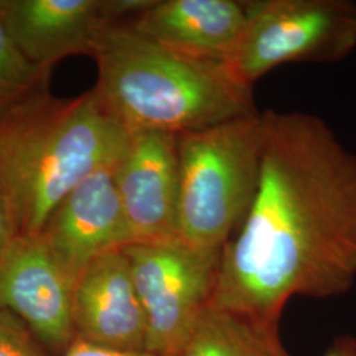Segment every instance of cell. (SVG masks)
<instances>
[{
	"label": "cell",
	"instance_id": "obj_5",
	"mask_svg": "<svg viewBox=\"0 0 356 356\" xmlns=\"http://www.w3.org/2000/svg\"><path fill=\"white\" fill-rule=\"evenodd\" d=\"M242 38L226 61L254 88L289 63H334L356 48V3L350 0H245Z\"/></svg>",
	"mask_w": 356,
	"mask_h": 356
},
{
	"label": "cell",
	"instance_id": "obj_3",
	"mask_svg": "<svg viewBox=\"0 0 356 356\" xmlns=\"http://www.w3.org/2000/svg\"><path fill=\"white\" fill-rule=\"evenodd\" d=\"M91 57L98 65L95 89L131 131L181 135L259 113L252 88L225 63L170 49L134 26L103 23Z\"/></svg>",
	"mask_w": 356,
	"mask_h": 356
},
{
	"label": "cell",
	"instance_id": "obj_12",
	"mask_svg": "<svg viewBox=\"0 0 356 356\" xmlns=\"http://www.w3.org/2000/svg\"><path fill=\"white\" fill-rule=\"evenodd\" d=\"M244 24L243 1L156 0L134 28L170 49L226 64L242 38Z\"/></svg>",
	"mask_w": 356,
	"mask_h": 356
},
{
	"label": "cell",
	"instance_id": "obj_20",
	"mask_svg": "<svg viewBox=\"0 0 356 356\" xmlns=\"http://www.w3.org/2000/svg\"><path fill=\"white\" fill-rule=\"evenodd\" d=\"M1 1H3V0H0V6H1Z\"/></svg>",
	"mask_w": 356,
	"mask_h": 356
},
{
	"label": "cell",
	"instance_id": "obj_10",
	"mask_svg": "<svg viewBox=\"0 0 356 356\" xmlns=\"http://www.w3.org/2000/svg\"><path fill=\"white\" fill-rule=\"evenodd\" d=\"M40 235L74 284L94 259L131 243L115 169L99 170L78 184Z\"/></svg>",
	"mask_w": 356,
	"mask_h": 356
},
{
	"label": "cell",
	"instance_id": "obj_2",
	"mask_svg": "<svg viewBox=\"0 0 356 356\" xmlns=\"http://www.w3.org/2000/svg\"><path fill=\"white\" fill-rule=\"evenodd\" d=\"M132 131L97 89L72 99L48 94L0 124V195L16 235H40L85 178L116 169Z\"/></svg>",
	"mask_w": 356,
	"mask_h": 356
},
{
	"label": "cell",
	"instance_id": "obj_19",
	"mask_svg": "<svg viewBox=\"0 0 356 356\" xmlns=\"http://www.w3.org/2000/svg\"><path fill=\"white\" fill-rule=\"evenodd\" d=\"M325 356H356V341L353 337H341L334 343Z\"/></svg>",
	"mask_w": 356,
	"mask_h": 356
},
{
	"label": "cell",
	"instance_id": "obj_16",
	"mask_svg": "<svg viewBox=\"0 0 356 356\" xmlns=\"http://www.w3.org/2000/svg\"><path fill=\"white\" fill-rule=\"evenodd\" d=\"M156 0H101V17L106 23H116L127 15H138L149 10Z\"/></svg>",
	"mask_w": 356,
	"mask_h": 356
},
{
	"label": "cell",
	"instance_id": "obj_11",
	"mask_svg": "<svg viewBox=\"0 0 356 356\" xmlns=\"http://www.w3.org/2000/svg\"><path fill=\"white\" fill-rule=\"evenodd\" d=\"M101 0H3L0 15L16 47L33 64L51 69L65 57L91 56L102 26Z\"/></svg>",
	"mask_w": 356,
	"mask_h": 356
},
{
	"label": "cell",
	"instance_id": "obj_4",
	"mask_svg": "<svg viewBox=\"0 0 356 356\" xmlns=\"http://www.w3.org/2000/svg\"><path fill=\"white\" fill-rule=\"evenodd\" d=\"M264 138L263 113L177 135V238L223 250L254 201Z\"/></svg>",
	"mask_w": 356,
	"mask_h": 356
},
{
	"label": "cell",
	"instance_id": "obj_18",
	"mask_svg": "<svg viewBox=\"0 0 356 356\" xmlns=\"http://www.w3.org/2000/svg\"><path fill=\"white\" fill-rule=\"evenodd\" d=\"M16 236V229L13 226V219L8 213V209L0 195V252L6 245Z\"/></svg>",
	"mask_w": 356,
	"mask_h": 356
},
{
	"label": "cell",
	"instance_id": "obj_8",
	"mask_svg": "<svg viewBox=\"0 0 356 356\" xmlns=\"http://www.w3.org/2000/svg\"><path fill=\"white\" fill-rule=\"evenodd\" d=\"M115 184L131 243L177 238V135L140 129L132 138Z\"/></svg>",
	"mask_w": 356,
	"mask_h": 356
},
{
	"label": "cell",
	"instance_id": "obj_13",
	"mask_svg": "<svg viewBox=\"0 0 356 356\" xmlns=\"http://www.w3.org/2000/svg\"><path fill=\"white\" fill-rule=\"evenodd\" d=\"M179 356H293L282 346L277 325L204 307Z\"/></svg>",
	"mask_w": 356,
	"mask_h": 356
},
{
	"label": "cell",
	"instance_id": "obj_17",
	"mask_svg": "<svg viewBox=\"0 0 356 356\" xmlns=\"http://www.w3.org/2000/svg\"><path fill=\"white\" fill-rule=\"evenodd\" d=\"M64 356H157L148 351H124L103 347L98 344L89 343L82 339L74 338L66 348Z\"/></svg>",
	"mask_w": 356,
	"mask_h": 356
},
{
	"label": "cell",
	"instance_id": "obj_14",
	"mask_svg": "<svg viewBox=\"0 0 356 356\" xmlns=\"http://www.w3.org/2000/svg\"><path fill=\"white\" fill-rule=\"evenodd\" d=\"M51 70L26 58L10 38L0 15V124L48 94Z\"/></svg>",
	"mask_w": 356,
	"mask_h": 356
},
{
	"label": "cell",
	"instance_id": "obj_15",
	"mask_svg": "<svg viewBox=\"0 0 356 356\" xmlns=\"http://www.w3.org/2000/svg\"><path fill=\"white\" fill-rule=\"evenodd\" d=\"M26 323L0 307V356H48Z\"/></svg>",
	"mask_w": 356,
	"mask_h": 356
},
{
	"label": "cell",
	"instance_id": "obj_9",
	"mask_svg": "<svg viewBox=\"0 0 356 356\" xmlns=\"http://www.w3.org/2000/svg\"><path fill=\"white\" fill-rule=\"evenodd\" d=\"M74 338L115 350L145 351L147 325L122 248L98 256L76 277Z\"/></svg>",
	"mask_w": 356,
	"mask_h": 356
},
{
	"label": "cell",
	"instance_id": "obj_6",
	"mask_svg": "<svg viewBox=\"0 0 356 356\" xmlns=\"http://www.w3.org/2000/svg\"><path fill=\"white\" fill-rule=\"evenodd\" d=\"M120 248L145 317V351L179 356L211 302L222 250L198 248L179 238Z\"/></svg>",
	"mask_w": 356,
	"mask_h": 356
},
{
	"label": "cell",
	"instance_id": "obj_7",
	"mask_svg": "<svg viewBox=\"0 0 356 356\" xmlns=\"http://www.w3.org/2000/svg\"><path fill=\"white\" fill-rule=\"evenodd\" d=\"M73 288V277L41 235H16L0 252V307L51 351L65 353L74 339Z\"/></svg>",
	"mask_w": 356,
	"mask_h": 356
},
{
	"label": "cell",
	"instance_id": "obj_1",
	"mask_svg": "<svg viewBox=\"0 0 356 356\" xmlns=\"http://www.w3.org/2000/svg\"><path fill=\"white\" fill-rule=\"evenodd\" d=\"M263 114L257 189L222 250L211 304L279 325L293 297L330 298L356 281V154L316 115Z\"/></svg>",
	"mask_w": 356,
	"mask_h": 356
}]
</instances>
